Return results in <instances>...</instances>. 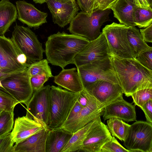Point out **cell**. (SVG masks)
<instances>
[{
	"mask_svg": "<svg viewBox=\"0 0 152 152\" xmlns=\"http://www.w3.org/2000/svg\"><path fill=\"white\" fill-rule=\"evenodd\" d=\"M14 112L3 110L0 115V137L5 135L13 129Z\"/></svg>",
	"mask_w": 152,
	"mask_h": 152,
	"instance_id": "obj_30",
	"label": "cell"
},
{
	"mask_svg": "<svg viewBox=\"0 0 152 152\" xmlns=\"http://www.w3.org/2000/svg\"><path fill=\"white\" fill-rule=\"evenodd\" d=\"M133 1L137 7L147 9H152V7L146 0H133Z\"/></svg>",
	"mask_w": 152,
	"mask_h": 152,
	"instance_id": "obj_41",
	"label": "cell"
},
{
	"mask_svg": "<svg viewBox=\"0 0 152 152\" xmlns=\"http://www.w3.org/2000/svg\"><path fill=\"white\" fill-rule=\"evenodd\" d=\"M77 3L81 11L89 13V0H76Z\"/></svg>",
	"mask_w": 152,
	"mask_h": 152,
	"instance_id": "obj_42",
	"label": "cell"
},
{
	"mask_svg": "<svg viewBox=\"0 0 152 152\" xmlns=\"http://www.w3.org/2000/svg\"><path fill=\"white\" fill-rule=\"evenodd\" d=\"M127 36L135 58L141 53L152 48L144 41L140 31L134 26H128Z\"/></svg>",
	"mask_w": 152,
	"mask_h": 152,
	"instance_id": "obj_26",
	"label": "cell"
},
{
	"mask_svg": "<svg viewBox=\"0 0 152 152\" xmlns=\"http://www.w3.org/2000/svg\"><path fill=\"white\" fill-rule=\"evenodd\" d=\"M137 7L133 0H117L109 8L114 17L120 23L128 26L135 25L133 20V13Z\"/></svg>",
	"mask_w": 152,
	"mask_h": 152,
	"instance_id": "obj_22",
	"label": "cell"
},
{
	"mask_svg": "<svg viewBox=\"0 0 152 152\" xmlns=\"http://www.w3.org/2000/svg\"><path fill=\"white\" fill-rule=\"evenodd\" d=\"M0 88H3V87L1 83V82L0 80Z\"/></svg>",
	"mask_w": 152,
	"mask_h": 152,
	"instance_id": "obj_47",
	"label": "cell"
},
{
	"mask_svg": "<svg viewBox=\"0 0 152 152\" xmlns=\"http://www.w3.org/2000/svg\"><path fill=\"white\" fill-rule=\"evenodd\" d=\"M135 59L142 66L152 70V48L141 53Z\"/></svg>",
	"mask_w": 152,
	"mask_h": 152,
	"instance_id": "obj_35",
	"label": "cell"
},
{
	"mask_svg": "<svg viewBox=\"0 0 152 152\" xmlns=\"http://www.w3.org/2000/svg\"><path fill=\"white\" fill-rule=\"evenodd\" d=\"M148 2L150 5L152 7V0H146Z\"/></svg>",
	"mask_w": 152,
	"mask_h": 152,
	"instance_id": "obj_45",
	"label": "cell"
},
{
	"mask_svg": "<svg viewBox=\"0 0 152 152\" xmlns=\"http://www.w3.org/2000/svg\"><path fill=\"white\" fill-rule=\"evenodd\" d=\"M72 135L73 133L61 129L49 130L46 140L45 152H61Z\"/></svg>",
	"mask_w": 152,
	"mask_h": 152,
	"instance_id": "obj_24",
	"label": "cell"
},
{
	"mask_svg": "<svg viewBox=\"0 0 152 152\" xmlns=\"http://www.w3.org/2000/svg\"><path fill=\"white\" fill-rule=\"evenodd\" d=\"M19 103L10 95L0 89V108L6 111L14 112L15 107Z\"/></svg>",
	"mask_w": 152,
	"mask_h": 152,
	"instance_id": "obj_32",
	"label": "cell"
},
{
	"mask_svg": "<svg viewBox=\"0 0 152 152\" xmlns=\"http://www.w3.org/2000/svg\"><path fill=\"white\" fill-rule=\"evenodd\" d=\"M49 77L45 74H38L30 77L31 86L34 91H37L44 86Z\"/></svg>",
	"mask_w": 152,
	"mask_h": 152,
	"instance_id": "obj_36",
	"label": "cell"
},
{
	"mask_svg": "<svg viewBox=\"0 0 152 152\" xmlns=\"http://www.w3.org/2000/svg\"><path fill=\"white\" fill-rule=\"evenodd\" d=\"M83 108L77 100L66 121L69 120L77 116Z\"/></svg>",
	"mask_w": 152,
	"mask_h": 152,
	"instance_id": "obj_40",
	"label": "cell"
},
{
	"mask_svg": "<svg viewBox=\"0 0 152 152\" xmlns=\"http://www.w3.org/2000/svg\"><path fill=\"white\" fill-rule=\"evenodd\" d=\"M140 108L144 112L147 121L152 123V100L145 103Z\"/></svg>",
	"mask_w": 152,
	"mask_h": 152,
	"instance_id": "obj_38",
	"label": "cell"
},
{
	"mask_svg": "<svg viewBox=\"0 0 152 152\" xmlns=\"http://www.w3.org/2000/svg\"><path fill=\"white\" fill-rule=\"evenodd\" d=\"M140 31L145 42H152V24L144 28L140 29Z\"/></svg>",
	"mask_w": 152,
	"mask_h": 152,
	"instance_id": "obj_39",
	"label": "cell"
},
{
	"mask_svg": "<svg viewBox=\"0 0 152 152\" xmlns=\"http://www.w3.org/2000/svg\"><path fill=\"white\" fill-rule=\"evenodd\" d=\"M117 0H89V13H91L95 10H104L110 7Z\"/></svg>",
	"mask_w": 152,
	"mask_h": 152,
	"instance_id": "obj_34",
	"label": "cell"
},
{
	"mask_svg": "<svg viewBox=\"0 0 152 152\" xmlns=\"http://www.w3.org/2000/svg\"><path fill=\"white\" fill-rule=\"evenodd\" d=\"M119 85L127 97L135 92L152 88V70L141 64L136 59L121 58L110 56Z\"/></svg>",
	"mask_w": 152,
	"mask_h": 152,
	"instance_id": "obj_2",
	"label": "cell"
},
{
	"mask_svg": "<svg viewBox=\"0 0 152 152\" xmlns=\"http://www.w3.org/2000/svg\"><path fill=\"white\" fill-rule=\"evenodd\" d=\"M105 106L100 103L89 93V102L83 108L77 115L66 121L60 127L56 128L73 133L102 114Z\"/></svg>",
	"mask_w": 152,
	"mask_h": 152,
	"instance_id": "obj_11",
	"label": "cell"
},
{
	"mask_svg": "<svg viewBox=\"0 0 152 152\" xmlns=\"http://www.w3.org/2000/svg\"><path fill=\"white\" fill-rule=\"evenodd\" d=\"M18 19L31 28H37L47 22V13L42 12L25 1L15 2Z\"/></svg>",
	"mask_w": 152,
	"mask_h": 152,
	"instance_id": "obj_16",
	"label": "cell"
},
{
	"mask_svg": "<svg viewBox=\"0 0 152 152\" xmlns=\"http://www.w3.org/2000/svg\"><path fill=\"white\" fill-rule=\"evenodd\" d=\"M133 20L135 26L146 28L152 24V9L136 7L133 13Z\"/></svg>",
	"mask_w": 152,
	"mask_h": 152,
	"instance_id": "obj_28",
	"label": "cell"
},
{
	"mask_svg": "<svg viewBox=\"0 0 152 152\" xmlns=\"http://www.w3.org/2000/svg\"><path fill=\"white\" fill-rule=\"evenodd\" d=\"M27 116L49 129L50 106V86H43L34 91L29 101L25 104Z\"/></svg>",
	"mask_w": 152,
	"mask_h": 152,
	"instance_id": "obj_10",
	"label": "cell"
},
{
	"mask_svg": "<svg viewBox=\"0 0 152 152\" xmlns=\"http://www.w3.org/2000/svg\"><path fill=\"white\" fill-rule=\"evenodd\" d=\"M101 122V116L73 133V135L61 152L81 151L83 142L89 132Z\"/></svg>",
	"mask_w": 152,
	"mask_h": 152,
	"instance_id": "obj_23",
	"label": "cell"
},
{
	"mask_svg": "<svg viewBox=\"0 0 152 152\" xmlns=\"http://www.w3.org/2000/svg\"><path fill=\"white\" fill-rule=\"evenodd\" d=\"M28 68L7 74L0 79L3 87L0 89L10 95L19 103L25 104L31 97L34 91L31 84Z\"/></svg>",
	"mask_w": 152,
	"mask_h": 152,
	"instance_id": "obj_7",
	"label": "cell"
},
{
	"mask_svg": "<svg viewBox=\"0 0 152 152\" xmlns=\"http://www.w3.org/2000/svg\"><path fill=\"white\" fill-rule=\"evenodd\" d=\"M50 130V129H49ZM44 128L14 146V152H45L48 131Z\"/></svg>",
	"mask_w": 152,
	"mask_h": 152,
	"instance_id": "obj_20",
	"label": "cell"
},
{
	"mask_svg": "<svg viewBox=\"0 0 152 152\" xmlns=\"http://www.w3.org/2000/svg\"><path fill=\"white\" fill-rule=\"evenodd\" d=\"M3 110L0 108V115L1 114V113L3 111Z\"/></svg>",
	"mask_w": 152,
	"mask_h": 152,
	"instance_id": "obj_48",
	"label": "cell"
},
{
	"mask_svg": "<svg viewBox=\"0 0 152 152\" xmlns=\"http://www.w3.org/2000/svg\"><path fill=\"white\" fill-rule=\"evenodd\" d=\"M90 41L86 37L64 31L51 34L45 43L47 59L52 65L63 69L67 65L74 64L75 56Z\"/></svg>",
	"mask_w": 152,
	"mask_h": 152,
	"instance_id": "obj_1",
	"label": "cell"
},
{
	"mask_svg": "<svg viewBox=\"0 0 152 152\" xmlns=\"http://www.w3.org/2000/svg\"><path fill=\"white\" fill-rule=\"evenodd\" d=\"M129 103L121 96L106 106L103 110L104 121L110 118H118L127 122L136 120L135 105Z\"/></svg>",
	"mask_w": 152,
	"mask_h": 152,
	"instance_id": "obj_17",
	"label": "cell"
},
{
	"mask_svg": "<svg viewBox=\"0 0 152 152\" xmlns=\"http://www.w3.org/2000/svg\"><path fill=\"white\" fill-rule=\"evenodd\" d=\"M77 69L73 68L63 70L54 77V82L70 91L77 93L83 88Z\"/></svg>",
	"mask_w": 152,
	"mask_h": 152,
	"instance_id": "obj_21",
	"label": "cell"
},
{
	"mask_svg": "<svg viewBox=\"0 0 152 152\" xmlns=\"http://www.w3.org/2000/svg\"><path fill=\"white\" fill-rule=\"evenodd\" d=\"M79 94V92H73L54 86H50L49 129L60 127L67 120Z\"/></svg>",
	"mask_w": 152,
	"mask_h": 152,
	"instance_id": "obj_4",
	"label": "cell"
},
{
	"mask_svg": "<svg viewBox=\"0 0 152 152\" xmlns=\"http://www.w3.org/2000/svg\"><path fill=\"white\" fill-rule=\"evenodd\" d=\"M111 55L105 37L102 32L96 39L90 42L75 57L74 64L77 68L102 59Z\"/></svg>",
	"mask_w": 152,
	"mask_h": 152,
	"instance_id": "obj_12",
	"label": "cell"
},
{
	"mask_svg": "<svg viewBox=\"0 0 152 152\" xmlns=\"http://www.w3.org/2000/svg\"><path fill=\"white\" fill-rule=\"evenodd\" d=\"M123 145L130 152H152V123L136 121L130 125Z\"/></svg>",
	"mask_w": 152,
	"mask_h": 152,
	"instance_id": "obj_9",
	"label": "cell"
},
{
	"mask_svg": "<svg viewBox=\"0 0 152 152\" xmlns=\"http://www.w3.org/2000/svg\"><path fill=\"white\" fill-rule=\"evenodd\" d=\"M46 3L53 22L61 28L70 23L79 10L76 1L47 0Z\"/></svg>",
	"mask_w": 152,
	"mask_h": 152,
	"instance_id": "obj_14",
	"label": "cell"
},
{
	"mask_svg": "<svg viewBox=\"0 0 152 152\" xmlns=\"http://www.w3.org/2000/svg\"><path fill=\"white\" fill-rule=\"evenodd\" d=\"M17 16L15 5L9 0L0 1V36L4 35Z\"/></svg>",
	"mask_w": 152,
	"mask_h": 152,
	"instance_id": "obj_25",
	"label": "cell"
},
{
	"mask_svg": "<svg viewBox=\"0 0 152 152\" xmlns=\"http://www.w3.org/2000/svg\"><path fill=\"white\" fill-rule=\"evenodd\" d=\"M133 103L140 107L145 103L152 100V88H146L138 91L132 95Z\"/></svg>",
	"mask_w": 152,
	"mask_h": 152,
	"instance_id": "obj_31",
	"label": "cell"
},
{
	"mask_svg": "<svg viewBox=\"0 0 152 152\" xmlns=\"http://www.w3.org/2000/svg\"><path fill=\"white\" fill-rule=\"evenodd\" d=\"M33 1L36 4H43L46 3L47 0H33Z\"/></svg>",
	"mask_w": 152,
	"mask_h": 152,
	"instance_id": "obj_43",
	"label": "cell"
},
{
	"mask_svg": "<svg viewBox=\"0 0 152 152\" xmlns=\"http://www.w3.org/2000/svg\"><path fill=\"white\" fill-rule=\"evenodd\" d=\"M20 53L10 39L0 36V71L9 74L27 68L18 61Z\"/></svg>",
	"mask_w": 152,
	"mask_h": 152,
	"instance_id": "obj_13",
	"label": "cell"
},
{
	"mask_svg": "<svg viewBox=\"0 0 152 152\" xmlns=\"http://www.w3.org/2000/svg\"><path fill=\"white\" fill-rule=\"evenodd\" d=\"M85 89L105 106L122 96L123 94L119 84L104 80L96 81Z\"/></svg>",
	"mask_w": 152,
	"mask_h": 152,
	"instance_id": "obj_15",
	"label": "cell"
},
{
	"mask_svg": "<svg viewBox=\"0 0 152 152\" xmlns=\"http://www.w3.org/2000/svg\"><path fill=\"white\" fill-rule=\"evenodd\" d=\"M10 39L19 51L26 56L29 64L42 59L45 50L37 35L29 28L16 25Z\"/></svg>",
	"mask_w": 152,
	"mask_h": 152,
	"instance_id": "obj_5",
	"label": "cell"
},
{
	"mask_svg": "<svg viewBox=\"0 0 152 152\" xmlns=\"http://www.w3.org/2000/svg\"><path fill=\"white\" fill-rule=\"evenodd\" d=\"M107 125L102 121L92 129L84 140L81 151L100 152L102 148L112 137Z\"/></svg>",
	"mask_w": 152,
	"mask_h": 152,
	"instance_id": "obj_19",
	"label": "cell"
},
{
	"mask_svg": "<svg viewBox=\"0 0 152 152\" xmlns=\"http://www.w3.org/2000/svg\"><path fill=\"white\" fill-rule=\"evenodd\" d=\"M77 69L84 88L99 80L119 85L110 56L82 65Z\"/></svg>",
	"mask_w": 152,
	"mask_h": 152,
	"instance_id": "obj_6",
	"label": "cell"
},
{
	"mask_svg": "<svg viewBox=\"0 0 152 152\" xmlns=\"http://www.w3.org/2000/svg\"><path fill=\"white\" fill-rule=\"evenodd\" d=\"M128 28L124 24L113 22L103 28L102 32L107 40L111 56L121 58L135 59L127 37Z\"/></svg>",
	"mask_w": 152,
	"mask_h": 152,
	"instance_id": "obj_8",
	"label": "cell"
},
{
	"mask_svg": "<svg viewBox=\"0 0 152 152\" xmlns=\"http://www.w3.org/2000/svg\"><path fill=\"white\" fill-rule=\"evenodd\" d=\"M45 128L40 123L27 115L18 117L15 121L11 134L13 142L18 143Z\"/></svg>",
	"mask_w": 152,
	"mask_h": 152,
	"instance_id": "obj_18",
	"label": "cell"
},
{
	"mask_svg": "<svg viewBox=\"0 0 152 152\" xmlns=\"http://www.w3.org/2000/svg\"><path fill=\"white\" fill-rule=\"evenodd\" d=\"M7 74H6L4 73H3L0 71V79L2 77H4V76L6 75Z\"/></svg>",
	"mask_w": 152,
	"mask_h": 152,
	"instance_id": "obj_44",
	"label": "cell"
},
{
	"mask_svg": "<svg viewBox=\"0 0 152 152\" xmlns=\"http://www.w3.org/2000/svg\"><path fill=\"white\" fill-rule=\"evenodd\" d=\"M14 144L11 132L0 137V152H14Z\"/></svg>",
	"mask_w": 152,
	"mask_h": 152,
	"instance_id": "obj_37",
	"label": "cell"
},
{
	"mask_svg": "<svg viewBox=\"0 0 152 152\" xmlns=\"http://www.w3.org/2000/svg\"><path fill=\"white\" fill-rule=\"evenodd\" d=\"M110 9L95 10L91 13L80 11L71 21L67 29L72 34L94 40L101 34L100 29L103 23L110 20Z\"/></svg>",
	"mask_w": 152,
	"mask_h": 152,
	"instance_id": "obj_3",
	"label": "cell"
},
{
	"mask_svg": "<svg viewBox=\"0 0 152 152\" xmlns=\"http://www.w3.org/2000/svg\"><path fill=\"white\" fill-rule=\"evenodd\" d=\"M107 124L108 129L112 136L121 141H124L130 125L126 123L122 119L115 118L108 119Z\"/></svg>",
	"mask_w": 152,
	"mask_h": 152,
	"instance_id": "obj_27",
	"label": "cell"
},
{
	"mask_svg": "<svg viewBox=\"0 0 152 152\" xmlns=\"http://www.w3.org/2000/svg\"><path fill=\"white\" fill-rule=\"evenodd\" d=\"M48 61L45 59L30 65L28 68V72L30 77L34 75L45 74L49 77H53Z\"/></svg>",
	"mask_w": 152,
	"mask_h": 152,
	"instance_id": "obj_29",
	"label": "cell"
},
{
	"mask_svg": "<svg viewBox=\"0 0 152 152\" xmlns=\"http://www.w3.org/2000/svg\"><path fill=\"white\" fill-rule=\"evenodd\" d=\"M100 152H130L123 147L115 137L112 136L110 140L102 148Z\"/></svg>",
	"mask_w": 152,
	"mask_h": 152,
	"instance_id": "obj_33",
	"label": "cell"
},
{
	"mask_svg": "<svg viewBox=\"0 0 152 152\" xmlns=\"http://www.w3.org/2000/svg\"><path fill=\"white\" fill-rule=\"evenodd\" d=\"M59 1H75L76 0H58Z\"/></svg>",
	"mask_w": 152,
	"mask_h": 152,
	"instance_id": "obj_46",
	"label": "cell"
}]
</instances>
